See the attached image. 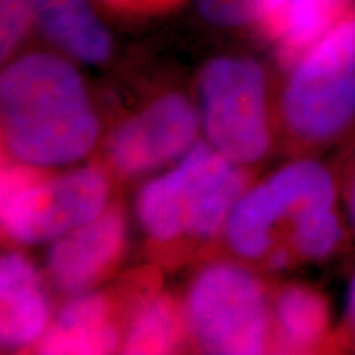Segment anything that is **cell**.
I'll list each match as a JSON object with an SVG mask.
<instances>
[{
	"label": "cell",
	"mask_w": 355,
	"mask_h": 355,
	"mask_svg": "<svg viewBox=\"0 0 355 355\" xmlns=\"http://www.w3.org/2000/svg\"><path fill=\"white\" fill-rule=\"evenodd\" d=\"M115 13L127 17H148L176 7L183 0H101Z\"/></svg>",
	"instance_id": "obj_19"
},
{
	"label": "cell",
	"mask_w": 355,
	"mask_h": 355,
	"mask_svg": "<svg viewBox=\"0 0 355 355\" xmlns=\"http://www.w3.org/2000/svg\"><path fill=\"white\" fill-rule=\"evenodd\" d=\"M282 115L304 144H324L355 123V10L293 66Z\"/></svg>",
	"instance_id": "obj_4"
},
{
	"label": "cell",
	"mask_w": 355,
	"mask_h": 355,
	"mask_svg": "<svg viewBox=\"0 0 355 355\" xmlns=\"http://www.w3.org/2000/svg\"><path fill=\"white\" fill-rule=\"evenodd\" d=\"M188 332L212 354H261L270 345L272 311L263 283L234 263L206 266L184 304Z\"/></svg>",
	"instance_id": "obj_5"
},
{
	"label": "cell",
	"mask_w": 355,
	"mask_h": 355,
	"mask_svg": "<svg viewBox=\"0 0 355 355\" xmlns=\"http://www.w3.org/2000/svg\"><path fill=\"white\" fill-rule=\"evenodd\" d=\"M114 303L102 293L71 295L38 343L40 354H110L121 344Z\"/></svg>",
	"instance_id": "obj_12"
},
{
	"label": "cell",
	"mask_w": 355,
	"mask_h": 355,
	"mask_svg": "<svg viewBox=\"0 0 355 355\" xmlns=\"http://www.w3.org/2000/svg\"><path fill=\"white\" fill-rule=\"evenodd\" d=\"M35 19L51 42L84 63L105 61L112 40L89 0H32Z\"/></svg>",
	"instance_id": "obj_13"
},
{
	"label": "cell",
	"mask_w": 355,
	"mask_h": 355,
	"mask_svg": "<svg viewBox=\"0 0 355 355\" xmlns=\"http://www.w3.org/2000/svg\"><path fill=\"white\" fill-rule=\"evenodd\" d=\"M198 114L181 94H166L128 117L110 135L107 158L121 176H140L183 158L198 135Z\"/></svg>",
	"instance_id": "obj_8"
},
{
	"label": "cell",
	"mask_w": 355,
	"mask_h": 355,
	"mask_svg": "<svg viewBox=\"0 0 355 355\" xmlns=\"http://www.w3.org/2000/svg\"><path fill=\"white\" fill-rule=\"evenodd\" d=\"M184 309L166 293H140L130 311L122 349L125 354H170L183 343Z\"/></svg>",
	"instance_id": "obj_15"
},
{
	"label": "cell",
	"mask_w": 355,
	"mask_h": 355,
	"mask_svg": "<svg viewBox=\"0 0 355 355\" xmlns=\"http://www.w3.org/2000/svg\"><path fill=\"white\" fill-rule=\"evenodd\" d=\"M125 247L127 225L121 207H105L94 219L53 241L48 275L68 295L91 291L117 268Z\"/></svg>",
	"instance_id": "obj_9"
},
{
	"label": "cell",
	"mask_w": 355,
	"mask_h": 355,
	"mask_svg": "<svg viewBox=\"0 0 355 355\" xmlns=\"http://www.w3.org/2000/svg\"><path fill=\"white\" fill-rule=\"evenodd\" d=\"M199 89L211 146L239 165L263 158L272 135L260 64L250 58H217L204 68Z\"/></svg>",
	"instance_id": "obj_6"
},
{
	"label": "cell",
	"mask_w": 355,
	"mask_h": 355,
	"mask_svg": "<svg viewBox=\"0 0 355 355\" xmlns=\"http://www.w3.org/2000/svg\"><path fill=\"white\" fill-rule=\"evenodd\" d=\"M0 117L8 157L38 168L79 162L99 135L81 76L50 53H30L3 69Z\"/></svg>",
	"instance_id": "obj_1"
},
{
	"label": "cell",
	"mask_w": 355,
	"mask_h": 355,
	"mask_svg": "<svg viewBox=\"0 0 355 355\" xmlns=\"http://www.w3.org/2000/svg\"><path fill=\"white\" fill-rule=\"evenodd\" d=\"M50 306L40 272L20 252L0 260V340L7 350L40 343L48 329Z\"/></svg>",
	"instance_id": "obj_11"
},
{
	"label": "cell",
	"mask_w": 355,
	"mask_h": 355,
	"mask_svg": "<svg viewBox=\"0 0 355 355\" xmlns=\"http://www.w3.org/2000/svg\"><path fill=\"white\" fill-rule=\"evenodd\" d=\"M109 196V178L97 166L46 175L10 158L0 178L2 232L8 241L28 245L56 241L99 216Z\"/></svg>",
	"instance_id": "obj_3"
},
{
	"label": "cell",
	"mask_w": 355,
	"mask_h": 355,
	"mask_svg": "<svg viewBox=\"0 0 355 355\" xmlns=\"http://www.w3.org/2000/svg\"><path fill=\"white\" fill-rule=\"evenodd\" d=\"M241 166L214 146L194 145L180 165L140 189L137 216L146 235L159 243L214 237L245 193Z\"/></svg>",
	"instance_id": "obj_2"
},
{
	"label": "cell",
	"mask_w": 355,
	"mask_h": 355,
	"mask_svg": "<svg viewBox=\"0 0 355 355\" xmlns=\"http://www.w3.org/2000/svg\"><path fill=\"white\" fill-rule=\"evenodd\" d=\"M354 10V0H259L254 24L282 66L293 68Z\"/></svg>",
	"instance_id": "obj_10"
},
{
	"label": "cell",
	"mask_w": 355,
	"mask_h": 355,
	"mask_svg": "<svg viewBox=\"0 0 355 355\" xmlns=\"http://www.w3.org/2000/svg\"><path fill=\"white\" fill-rule=\"evenodd\" d=\"M334 201V181L326 168L309 159L290 163L242 194L225 224L229 245L243 259H263L275 248L282 222L293 227L304 212Z\"/></svg>",
	"instance_id": "obj_7"
},
{
	"label": "cell",
	"mask_w": 355,
	"mask_h": 355,
	"mask_svg": "<svg viewBox=\"0 0 355 355\" xmlns=\"http://www.w3.org/2000/svg\"><path fill=\"white\" fill-rule=\"evenodd\" d=\"M273 322L275 347L279 352H313L321 349L329 336V308L314 288L290 285L277 296Z\"/></svg>",
	"instance_id": "obj_14"
},
{
	"label": "cell",
	"mask_w": 355,
	"mask_h": 355,
	"mask_svg": "<svg viewBox=\"0 0 355 355\" xmlns=\"http://www.w3.org/2000/svg\"><path fill=\"white\" fill-rule=\"evenodd\" d=\"M345 316H347L349 327L355 332V275L350 282L347 293V306H345Z\"/></svg>",
	"instance_id": "obj_21"
},
{
	"label": "cell",
	"mask_w": 355,
	"mask_h": 355,
	"mask_svg": "<svg viewBox=\"0 0 355 355\" xmlns=\"http://www.w3.org/2000/svg\"><path fill=\"white\" fill-rule=\"evenodd\" d=\"M343 235L334 206L304 212L291 227L290 252L293 259L324 260L334 254Z\"/></svg>",
	"instance_id": "obj_16"
},
{
	"label": "cell",
	"mask_w": 355,
	"mask_h": 355,
	"mask_svg": "<svg viewBox=\"0 0 355 355\" xmlns=\"http://www.w3.org/2000/svg\"><path fill=\"white\" fill-rule=\"evenodd\" d=\"M204 19L220 26L254 24L259 0H198Z\"/></svg>",
	"instance_id": "obj_18"
},
{
	"label": "cell",
	"mask_w": 355,
	"mask_h": 355,
	"mask_svg": "<svg viewBox=\"0 0 355 355\" xmlns=\"http://www.w3.org/2000/svg\"><path fill=\"white\" fill-rule=\"evenodd\" d=\"M35 19L32 0H0V55L10 58L30 33Z\"/></svg>",
	"instance_id": "obj_17"
},
{
	"label": "cell",
	"mask_w": 355,
	"mask_h": 355,
	"mask_svg": "<svg viewBox=\"0 0 355 355\" xmlns=\"http://www.w3.org/2000/svg\"><path fill=\"white\" fill-rule=\"evenodd\" d=\"M345 201H347V211L349 217L352 220V225L355 227V163L350 170L349 180H347V188H345Z\"/></svg>",
	"instance_id": "obj_20"
}]
</instances>
